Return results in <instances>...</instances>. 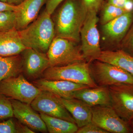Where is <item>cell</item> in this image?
I'll return each mask as SVG.
<instances>
[{
  "instance_id": "obj_1",
  "label": "cell",
  "mask_w": 133,
  "mask_h": 133,
  "mask_svg": "<svg viewBox=\"0 0 133 133\" xmlns=\"http://www.w3.org/2000/svg\"><path fill=\"white\" fill-rule=\"evenodd\" d=\"M87 13L81 0H65L51 15L56 36L79 42L80 31Z\"/></svg>"
},
{
  "instance_id": "obj_2",
  "label": "cell",
  "mask_w": 133,
  "mask_h": 133,
  "mask_svg": "<svg viewBox=\"0 0 133 133\" xmlns=\"http://www.w3.org/2000/svg\"><path fill=\"white\" fill-rule=\"evenodd\" d=\"M22 42L27 48L47 53L56 36L51 15L44 10L26 28L19 30Z\"/></svg>"
},
{
  "instance_id": "obj_3",
  "label": "cell",
  "mask_w": 133,
  "mask_h": 133,
  "mask_svg": "<svg viewBox=\"0 0 133 133\" xmlns=\"http://www.w3.org/2000/svg\"><path fill=\"white\" fill-rule=\"evenodd\" d=\"M90 64L84 61L64 66L50 67L44 72L43 78L65 80L86 85L91 88L97 87L91 75Z\"/></svg>"
},
{
  "instance_id": "obj_4",
  "label": "cell",
  "mask_w": 133,
  "mask_h": 133,
  "mask_svg": "<svg viewBox=\"0 0 133 133\" xmlns=\"http://www.w3.org/2000/svg\"><path fill=\"white\" fill-rule=\"evenodd\" d=\"M78 43L68 38L55 36L46 53L50 67L85 61L81 45H78Z\"/></svg>"
},
{
  "instance_id": "obj_5",
  "label": "cell",
  "mask_w": 133,
  "mask_h": 133,
  "mask_svg": "<svg viewBox=\"0 0 133 133\" xmlns=\"http://www.w3.org/2000/svg\"><path fill=\"white\" fill-rule=\"evenodd\" d=\"M97 14L94 11L87 12L80 31L81 51L85 60L89 63L98 60L102 51L97 26L99 21Z\"/></svg>"
},
{
  "instance_id": "obj_6",
  "label": "cell",
  "mask_w": 133,
  "mask_h": 133,
  "mask_svg": "<svg viewBox=\"0 0 133 133\" xmlns=\"http://www.w3.org/2000/svg\"><path fill=\"white\" fill-rule=\"evenodd\" d=\"M92 78L98 86L133 84V76L120 67L99 60L90 64Z\"/></svg>"
},
{
  "instance_id": "obj_7",
  "label": "cell",
  "mask_w": 133,
  "mask_h": 133,
  "mask_svg": "<svg viewBox=\"0 0 133 133\" xmlns=\"http://www.w3.org/2000/svg\"><path fill=\"white\" fill-rule=\"evenodd\" d=\"M41 91L29 82L22 74L8 78L0 82V93L9 98L29 104Z\"/></svg>"
},
{
  "instance_id": "obj_8",
  "label": "cell",
  "mask_w": 133,
  "mask_h": 133,
  "mask_svg": "<svg viewBox=\"0 0 133 133\" xmlns=\"http://www.w3.org/2000/svg\"><path fill=\"white\" fill-rule=\"evenodd\" d=\"M92 122L108 133H132L130 124L119 116L111 106L92 107Z\"/></svg>"
},
{
  "instance_id": "obj_9",
  "label": "cell",
  "mask_w": 133,
  "mask_h": 133,
  "mask_svg": "<svg viewBox=\"0 0 133 133\" xmlns=\"http://www.w3.org/2000/svg\"><path fill=\"white\" fill-rule=\"evenodd\" d=\"M111 106L122 118L129 123L133 119V84L109 87Z\"/></svg>"
},
{
  "instance_id": "obj_10",
  "label": "cell",
  "mask_w": 133,
  "mask_h": 133,
  "mask_svg": "<svg viewBox=\"0 0 133 133\" xmlns=\"http://www.w3.org/2000/svg\"><path fill=\"white\" fill-rule=\"evenodd\" d=\"M30 105L35 111L40 113L76 124L74 119L62 103L61 98L52 93L41 91Z\"/></svg>"
},
{
  "instance_id": "obj_11",
  "label": "cell",
  "mask_w": 133,
  "mask_h": 133,
  "mask_svg": "<svg viewBox=\"0 0 133 133\" xmlns=\"http://www.w3.org/2000/svg\"><path fill=\"white\" fill-rule=\"evenodd\" d=\"M133 24V10L126 12L108 23L102 25L105 41L120 49L122 41Z\"/></svg>"
},
{
  "instance_id": "obj_12",
  "label": "cell",
  "mask_w": 133,
  "mask_h": 133,
  "mask_svg": "<svg viewBox=\"0 0 133 133\" xmlns=\"http://www.w3.org/2000/svg\"><path fill=\"white\" fill-rule=\"evenodd\" d=\"M23 72L28 78L35 79L42 75L50 66L46 53L28 48L21 53Z\"/></svg>"
},
{
  "instance_id": "obj_13",
  "label": "cell",
  "mask_w": 133,
  "mask_h": 133,
  "mask_svg": "<svg viewBox=\"0 0 133 133\" xmlns=\"http://www.w3.org/2000/svg\"><path fill=\"white\" fill-rule=\"evenodd\" d=\"M14 116L20 123L33 130L43 133L48 132L45 122L30 104L10 99Z\"/></svg>"
},
{
  "instance_id": "obj_14",
  "label": "cell",
  "mask_w": 133,
  "mask_h": 133,
  "mask_svg": "<svg viewBox=\"0 0 133 133\" xmlns=\"http://www.w3.org/2000/svg\"><path fill=\"white\" fill-rule=\"evenodd\" d=\"M33 84L42 91L49 92L65 99L72 98L73 93L76 91L90 87L86 85L65 80H50L43 78L33 81Z\"/></svg>"
},
{
  "instance_id": "obj_15",
  "label": "cell",
  "mask_w": 133,
  "mask_h": 133,
  "mask_svg": "<svg viewBox=\"0 0 133 133\" xmlns=\"http://www.w3.org/2000/svg\"><path fill=\"white\" fill-rule=\"evenodd\" d=\"M46 0H24L17 6L15 13L16 17V29L26 28L38 17V13Z\"/></svg>"
},
{
  "instance_id": "obj_16",
  "label": "cell",
  "mask_w": 133,
  "mask_h": 133,
  "mask_svg": "<svg viewBox=\"0 0 133 133\" xmlns=\"http://www.w3.org/2000/svg\"><path fill=\"white\" fill-rule=\"evenodd\" d=\"M72 98L81 100L91 107L97 105L111 106V97L107 87L81 89L73 93Z\"/></svg>"
},
{
  "instance_id": "obj_17",
  "label": "cell",
  "mask_w": 133,
  "mask_h": 133,
  "mask_svg": "<svg viewBox=\"0 0 133 133\" xmlns=\"http://www.w3.org/2000/svg\"><path fill=\"white\" fill-rule=\"evenodd\" d=\"M61 98V97H60ZM62 103L73 117L78 128L92 121V107L81 100L61 98Z\"/></svg>"
},
{
  "instance_id": "obj_18",
  "label": "cell",
  "mask_w": 133,
  "mask_h": 133,
  "mask_svg": "<svg viewBox=\"0 0 133 133\" xmlns=\"http://www.w3.org/2000/svg\"><path fill=\"white\" fill-rule=\"evenodd\" d=\"M27 48L22 42L19 32L16 29L0 31V56L20 55Z\"/></svg>"
},
{
  "instance_id": "obj_19",
  "label": "cell",
  "mask_w": 133,
  "mask_h": 133,
  "mask_svg": "<svg viewBox=\"0 0 133 133\" xmlns=\"http://www.w3.org/2000/svg\"><path fill=\"white\" fill-rule=\"evenodd\" d=\"M98 60L119 66L133 76V56L122 50L102 51Z\"/></svg>"
},
{
  "instance_id": "obj_20",
  "label": "cell",
  "mask_w": 133,
  "mask_h": 133,
  "mask_svg": "<svg viewBox=\"0 0 133 133\" xmlns=\"http://www.w3.org/2000/svg\"><path fill=\"white\" fill-rule=\"evenodd\" d=\"M22 72L21 54L12 56H0V82L8 78L17 76Z\"/></svg>"
},
{
  "instance_id": "obj_21",
  "label": "cell",
  "mask_w": 133,
  "mask_h": 133,
  "mask_svg": "<svg viewBox=\"0 0 133 133\" xmlns=\"http://www.w3.org/2000/svg\"><path fill=\"white\" fill-rule=\"evenodd\" d=\"M40 115L50 133H75L78 130L75 123L43 113Z\"/></svg>"
},
{
  "instance_id": "obj_22",
  "label": "cell",
  "mask_w": 133,
  "mask_h": 133,
  "mask_svg": "<svg viewBox=\"0 0 133 133\" xmlns=\"http://www.w3.org/2000/svg\"><path fill=\"white\" fill-rule=\"evenodd\" d=\"M101 9V15L99 22L102 26L108 23L126 12H128L111 5L107 2H103Z\"/></svg>"
},
{
  "instance_id": "obj_23",
  "label": "cell",
  "mask_w": 133,
  "mask_h": 133,
  "mask_svg": "<svg viewBox=\"0 0 133 133\" xmlns=\"http://www.w3.org/2000/svg\"><path fill=\"white\" fill-rule=\"evenodd\" d=\"M16 17L14 11L0 12V31L16 29Z\"/></svg>"
},
{
  "instance_id": "obj_24",
  "label": "cell",
  "mask_w": 133,
  "mask_h": 133,
  "mask_svg": "<svg viewBox=\"0 0 133 133\" xmlns=\"http://www.w3.org/2000/svg\"><path fill=\"white\" fill-rule=\"evenodd\" d=\"M14 116L13 107L10 98L0 93V119Z\"/></svg>"
},
{
  "instance_id": "obj_25",
  "label": "cell",
  "mask_w": 133,
  "mask_h": 133,
  "mask_svg": "<svg viewBox=\"0 0 133 133\" xmlns=\"http://www.w3.org/2000/svg\"><path fill=\"white\" fill-rule=\"evenodd\" d=\"M119 49L133 56V24L122 41Z\"/></svg>"
},
{
  "instance_id": "obj_26",
  "label": "cell",
  "mask_w": 133,
  "mask_h": 133,
  "mask_svg": "<svg viewBox=\"0 0 133 133\" xmlns=\"http://www.w3.org/2000/svg\"><path fill=\"white\" fill-rule=\"evenodd\" d=\"M0 133H19L17 124L12 119L0 122Z\"/></svg>"
},
{
  "instance_id": "obj_27",
  "label": "cell",
  "mask_w": 133,
  "mask_h": 133,
  "mask_svg": "<svg viewBox=\"0 0 133 133\" xmlns=\"http://www.w3.org/2000/svg\"><path fill=\"white\" fill-rule=\"evenodd\" d=\"M87 12L94 11L97 13L104 2V0H81Z\"/></svg>"
},
{
  "instance_id": "obj_28",
  "label": "cell",
  "mask_w": 133,
  "mask_h": 133,
  "mask_svg": "<svg viewBox=\"0 0 133 133\" xmlns=\"http://www.w3.org/2000/svg\"><path fill=\"white\" fill-rule=\"evenodd\" d=\"M77 133H108L92 122L79 128Z\"/></svg>"
},
{
  "instance_id": "obj_29",
  "label": "cell",
  "mask_w": 133,
  "mask_h": 133,
  "mask_svg": "<svg viewBox=\"0 0 133 133\" xmlns=\"http://www.w3.org/2000/svg\"><path fill=\"white\" fill-rule=\"evenodd\" d=\"M107 2L127 12L133 10V0H107Z\"/></svg>"
},
{
  "instance_id": "obj_30",
  "label": "cell",
  "mask_w": 133,
  "mask_h": 133,
  "mask_svg": "<svg viewBox=\"0 0 133 133\" xmlns=\"http://www.w3.org/2000/svg\"><path fill=\"white\" fill-rule=\"evenodd\" d=\"M65 0H46L45 9L51 15L62 3Z\"/></svg>"
},
{
  "instance_id": "obj_31",
  "label": "cell",
  "mask_w": 133,
  "mask_h": 133,
  "mask_svg": "<svg viewBox=\"0 0 133 133\" xmlns=\"http://www.w3.org/2000/svg\"><path fill=\"white\" fill-rule=\"evenodd\" d=\"M17 6L10 5L6 2L0 1V12L7 11H15Z\"/></svg>"
},
{
  "instance_id": "obj_32",
  "label": "cell",
  "mask_w": 133,
  "mask_h": 133,
  "mask_svg": "<svg viewBox=\"0 0 133 133\" xmlns=\"http://www.w3.org/2000/svg\"><path fill=\"white\" fill-rule=\"evenodd\" d=\"M17 129L19 133H34L31 129L28 126L22 123L17 124Z\"/></svg>"
},
{
  "instance_id": "obj_33",
  "label": "cell",
  "mask_w": 133,
  "mask_h": 133,
  "mask_svg": "<svg viewBox=\"0 0 133 133\" xmlns=\"http://www.w3.org/2000/svg\"><path fill=\"white\" fill-rule=\"evenodd\" d=\"M24 1V0H7V3L10 5L18 6Z\"/></svg>"
},
{
  "instance_id": "obj_34",
  "label": "cell",
  "mask_w": 133,
  "mask_h": 133,
  "mask_svg": "<svg viewBox=\"0 0 133 133\" xmlns=\"http://www.w3.org/2000/svg\"><path fill=\"white\" fill-rule=\"evenodd\" d=\"M129 124H130V127H131L132 132H133V119L129 122Z\"/></svg>"
},
{
  "instance_id": "obj_35",
  "label": "cell",
  "mask_w": 133,
  "mask_h": 133,
  "mask_svg": "<svg viewBox=\"0 0 133 133\" xmlns=\"http://www.w3.org/2000/svg\"><path fill=\"white\" fill-rule=\"evenodd\" d=\"M0 1H1L3 2L7 3V0H0Z\"/></svg>"
}]
</instances>
